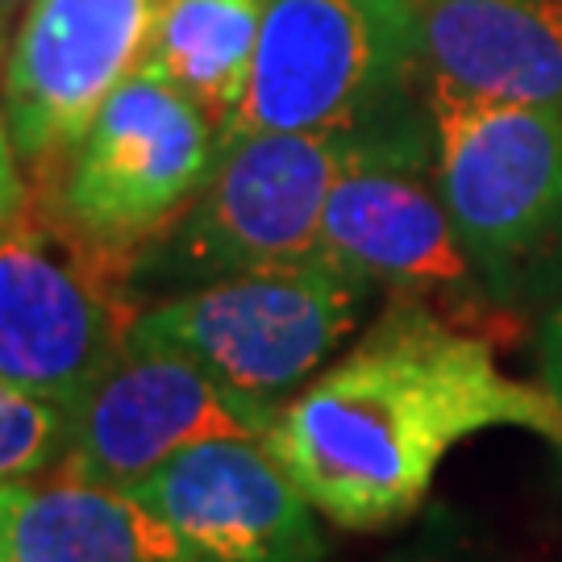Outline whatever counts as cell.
<instances>
[{"label": "cell", "instance_id": "cell-5", "mask_svg": "<svg viewBox=\"0 0 562 562\" xmlns=\"http://www.w3.org/2000/svg\"><path fill=\"white\" fill-rule=\"evenodd\" d=\"M371 283L325 259L280 262L142 308L130 338L176 346L238 396L280 413L362 322Z\"/></svg>", "mask_w": 562, "mask_h": 562}, {"label": "cell", "instance_id": "cell-13", "mask_svg": "<svg viewBox=\"0 0 562 562\" xmlns=\"http://www.w3.org/2000/svg\"><path fill=\"white\" fill-rule=\"evenodd\" d=\"M0 562H188V554L130 492L55 475L0 487Z\"/></svg>", "mask_w": 562, "mask_h": 562}, {"label": "cell", "instance_id": "cell-6", "mask_svg": "<svg viewBox=\"0 0 562 562\" xmlns=\"http://www.w3.org/2000/svg\"><path fill=\"white\" fill-rule=\"evenodd\" d=\"M434 180L487 292L562 229V109L425 92Z\"/></svg>", "mask_w": 562, "mask_h": 562}, {"label": "cell", "instance_id": "cell-18", "mask_svg": "<svg viewBox=\"0 0 562 562\" xmlns=\"http://www.w3.org/2000/svg\"><path fill=\"white\" fill-rule=\"evenodd\" d=\"M21 9H30V0H0V25H9Z\"/></svg>", "mask_w": 562, "mask_h": 562}, {"label": "cell", "instance_id": "cell-9", "mask_svg": "<svg viewBox=\"0 0 562 562\" xmlns=\"http://www.w3.org/2000/svg\"><path fill=\"white\" fill-rule=\"evenodd\" d=\"M271 408L213 380L176 346L130 338L76 413L59 475L130 487L188 446L213 438H267Z\"/></svg>", "mask_w": 562, "mask_h": 562}, {"label": "cell", "instance_id": "cell-1", "mask_svg": "<svg viewBox=\"0 0 562 562\" xmlns=\"http://www.w3.org/2000/svg\"><path fill=\"white\" fill-rule=\"evenodd\" d=\"M501 425L562 450L546 383L504 375L487 338L404 296L283 404L267 446L325 521L383 529L422 508L454 446Z\"/></svg>", "mask_w": 562, "mask_h": 562}, {"label": "cell", "instance_id": "cell-17", "mask_svg": "<svg viewBox=\"0 0 562 562\" xmlns=\"http://www.w3.org/2000/svg\"><path fill=\"white\" fill-rule=\"evenodd\" d=\"M542 383L562 408V308L542 329Z\"/></svg>", "mask_w": 562, "mask_h": 562}, {"label": "cell", "instance_id": "cell-7", "mask_svg": "<svg viewBox=\"0 0 562 562\" xmlns=\"http://www.w3.org/2000/svg\"><path fill=\"white\" fill-rule=\"evenodd\" d=\"M429 121V113H425ZM413 109L367 125L359 159L341 171L322 217L317 259L362 283L425 301L471 304L487 292L454 234L438 180L429 183V134Z\"/></svg>", "mask_w": 562, "mask_h": 562}, {"label": "cell", "instance_id": "cell-19", "mask_svg": "<svg viewBox=\"0 0 562 562\" xmlns=\"http://www.w3.org/2000/svg\"><path fill=\"white\" fill-rule=\"evenodd\" d=\"M4 55H9V50H4V25H0V59H4Z\"/></svg>", "mask_w": 562, "mask_h": 562}, {"label": "cell", "instance_id": "cell-16", "mask_svg": "<svg viewBox=\"0 0 562 562\" xmlns=\"http://www.w3.org/2000/svg\"><path fill=\"white\" fill-rule=\"evenodd\" d=\"M18 146H13V130H9V117H4V104H0V234L4 225L13 222V213L25 201V183H21V167H18Z\"/></svg>", "mask_w": 562, "mask_h": 562}, {"label": "cell", "instance_id": "cell-3", "mask_svg": "<svg viewBox=\"0 0 562 562\" xmlns=\"http://www.w3.org/2000/svg\"><path fill=\"white\" fill-rule=\"evenodd\" d=\"M417 76V0H262L250 83L217 150L246 134L375 125L408 109Z\"/></svg>", "mask_w": 562, "mask_h": 562}, {"label": "cell", "instance_id": "cell-15", "mask_svg": "<svg viewBox=\"0 0 562 562\" xmlns=\"http://www.w3.org/2000/svg\"><path fill=\"white\" fill-rule=\"evenodd\" d=\"M76 434V413L0 380V487L38 480L59 467Z\"/></svg>", "mask_w": 562, "mask_h": 562}, {"label": "cell", "instance_id": "cell-2", "mask_svg": "<svg viewBox=\"0 0 562 562\" xmlns=\"http://www.w3.org/2000/svg\"><path fill=\"white\" fill-rule=\"evenodd\" d=\"M134 267V250L71 222L38 171V188H25L0 234V380L80 413L142 313Z\"/></svg>", "mask_w": 562, "mask_h": 562}, {"label": "cell", "instance_id": "cell-12", "mask_svg": "<svg viewBox=\"0 0 562 562\" xmlns=\"http://www.w3.org/2000/svg\"><path fill=\"white\" fill-rule=\"evenodd\" d=\"M425 92L562 109V0H417Z\"/></svg>", "mask_w": 562, "mask_h": 562}, {"label": "cell", "instance_id": "cell-11", "mask_svg": "<svg viewBox=\"0 0 562 562\" xmlns=\"http://www.w3.org/2000/svg\"><path fill=\"white\" fill-rule=\"evenodd\" d=\"M146 504L188 562H322L325 538L267 438H213L188 446L138 483L121 487Z\"/></svg>", "mask_w": 562, "mask_h": 562}, {"label": "cell", "instance_id": "cell-8", "mask_svg": "<svg viewBox=\"0 0 562 562\" xmlns=\"http://www.w3.org/2000/svg\"><path fill=\"white\" fill-rule=\"evenodd\" d=\"M217 155V125L138 67L101 104L55 188L80 229L138 255L201 196Z\"/></svg>", "mask_w": 562, "mask_h": 562}, {"label": "cell", "instance_id": "cell-4", "mask_svg": "<svg viewBox=\"0 0 562 562\" xmlns=\"http://www.w3.org/2000/svg\"><path fill=\"white\" fill-rule=\"evenodd\" d=\"M362 142L367 125L246 134L222 146L213 180L180 222L142 246L134 276L188 292L241 271L317 259L325 201Z\"/></svg>", "mask_w": 562, "mask_h": 562}, {"label": "cell", "instance_id": "cell-10", "mask_svg": "<svg viewBox=\"0 0 562 562\" xmlns=\"http://www.w3.org/2000/svg\"><path fill=\"white\" fill-rule=\"evenodd\" d=\"M159 9L162 0H30L0 80L21 159L55 171L80 146L101 104L138 71Z\"/></svg>", "mask_w": 562, "mask_h": 562}, {"label": "cell", "instance_id": "cell-14", "mask_svg": "<svg viewBox=\"0 0 562 562\" xmlns=\"http://www.w3.org/2000/svg\"><path fill=\"white\" fill-rule=\"evenodd\" d=\"M259 18L262 0H162L138 67L180 88L222 134L250 83Z\"/></svg>", "mask_w": 562, "mask_h": 562}]
</instances>
